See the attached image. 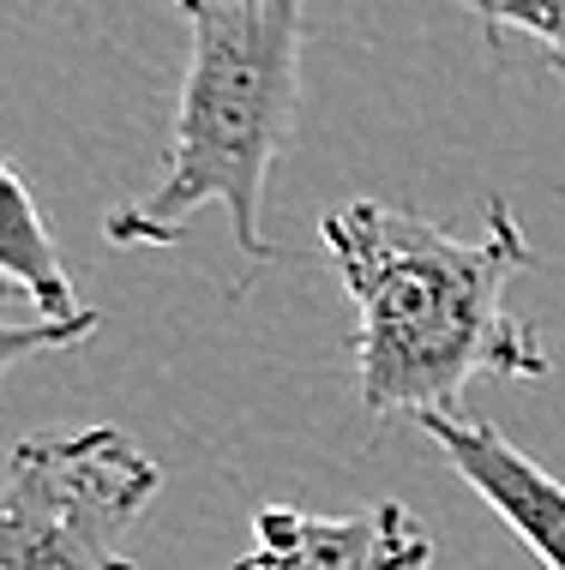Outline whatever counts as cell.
<instances>
[{
  "label": "cell",
  "instance_id": "obj_1",
  "mask_svg": "<svg viewBox=\"0 0 565 570\" xmlns=\"http://www.w3.org/2000/svg\"><path fill=\"white\" fill-rule=\"evenodd\" d=\"M325 258L355 301V391L373 421L464 414L476 379H547V343L506 306L536 265L506 198H487L476 240L446 235L416 205L355 198L319 223Z\"/></svg>",
  "mask_w": 565,
  "mask_h": 570
},
{
  "label": "cell",
  "instance_id": "obj_2",
  "mask_svg": "<svg viewBox=\"0 0 565 570\" xmlns=\"http://www.w3.org/2000/svg\"><path fill=\"white\" fill-rule=\"evenodd\" d=\"M187 19V79L169 168L145 198L109 210L115 246H181L205 205L228 210L235 246L271 265L265 187L301 115L308 0H175Z\"/></svg>",
  "mask_w": 565,
  "mask_h": 570
},
{
  "label": "cell",
  "instance_id": "obj_3",
  "mask_svg": "<svg viewBox=\"0 0 565 570\" xmlns=\"http://www.w3.org/2000/svg\"><path fill=\"white\" fill-rule=\"evenodd\" d=\"M163 469L120 426L25 439L0 481V570H139L127 529Z\"/></svg>",
  "mask_w": 565,
  "mask_h": 570
},
{
  "label": "cell",
  "instance_id": "obj_4",
  "mask_svg": "<svg viewBox=\"0 0 565 570\" xmlns=\"http://www.w3.org/2000/svg\"><path fill=\"white\" fill-rule=\"evenodd\" d=\"M434 534L397 499L349 517H313L295 504H259L253 547L228 570H427Z\"/></svg>",
  "mask_w": 565,
  "mask_h": 570
},
{
  "label": "cell",
  "instance_id": "obj_5",
  "mask_svg": "<svg viewBox=\"0 0 565 570\" xmlns=\"http://www.w3.org/2000/svg\"><path fill=\"white\" fill-rule=\"evenodd\" d=\"M416 426L464 474V487L529 547V559H542L547 570H565V481L559 474H547L529 451H517L494 421L421 414Z\"/></svg>",
  "mask_w": 565,
  "mask_h": 570
},
{
  "label": "cell",
  "instance_id": "obj_6",
  "mask_svg": "<svg viewBox=\"0 0 565 570\" xmlns=\"http://www.w3.org/2000/svg\"><path fill=\"white\" fill-rule=\"evenodd\" d=\"M0 193H7V210H0V276L19 283L30 301H37L42 318H85L90 306L72 295V276L60 265V246L42 223L37 198H30L19 168H0Z\"/></svg>",
  "mask_w": 565,
  "mask_h": 570
},
{
  "label": "cell",
  "instance_id": "obj_7",
  "mask_svg": "<svg viewBox=\"0 0 565 570\" xmlns=\"http://www.w3.org/2000/svg\"><path fill=\"white\" fill-rule=\"evenodd\" d=\"M464 7L481 19V37L494 42V55H506V37H524L565 85V0H464Z\"/></svg>",
  "mask_w": 565,
  "mask_h": 570
},
{
  "label": "cell",
  "instance_id": "obj_8",
  "mask_svg": "<svg viewBox=\"0 0 565 570\" xmlns=\"http://www.w3.org/2000/svg\"><path fill=\"white\" fill-rule=\"evenodd\" d=\"M97 331V306H90L85 318H37V325H7L0 331V361H25V354L37 348H67L79 343V336Z\"/></svg>",
  "mask_w": 565,
  "mask_h": 570
}]
</instances>
